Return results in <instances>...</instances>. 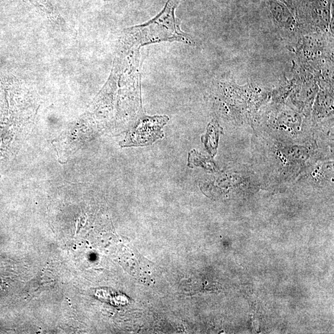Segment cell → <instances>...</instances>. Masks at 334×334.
I'll list each match as a JSON object with an SVG mask.
<instances>
[{"mask_svg": "<svg viewBox=\"0 0 334 334\" xmlns=\"http://www.w3.org/2000/svg\"><path fill=\"white\" fill-rule=\"evenodd\" d=\"M168 118L167 116H155L143 119L128 132L124 146H145L152 144L163 136L162 128Z\"/></svg>", "mask_w": 334, "mask_h": 334, "instance_id": "6da1fadb", "label": "cell"}]
</instances>
